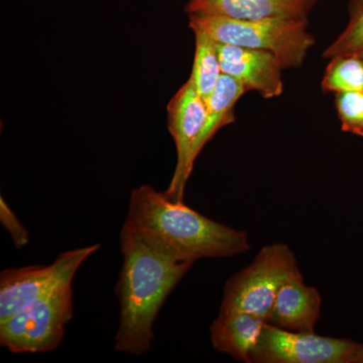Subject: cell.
<instances>
[{"label":"cell","mask_w":363,"mask_h":363,"mask_svg":"<svg viewBox=\"0 0 363 363\" xmlns=\"http://www.w3.org/2000/svg\"><path fill=\"white\" fill-rule=\"evenodd\" d=\"M123 225L178 262L235 257L250 248L245 230L212 220L149 185L131 192Z\"/></svg>","instance_id":"1"},{"label":"cell","mask_w":363,"mask_h":363,"mask_svg":"<svg viewBox=\"0 0 363 363\" xmlns=\"http://www.w3.org/2000/svg\"><path fill=\"white\" fill-rule=\"evenodd\" d=\"M119 242L123 264L116 288L121 307L116 350L142 355L150 350L162 305L194 262L172 259L124 225Z\"/></svg>","instance_id":"2"},{"label":"cell","mask_w":363,"mask_h":363,"mask_svg":"<svg viewBox=\"0 0 363 363\" xmlns=\"http://www.w3.org/2000/svg\"><path fill=\"white\" fill-rule=\"evenodd\" d=\"M193 32H202L219 44L272 52L284 69L304 63L315 40L307 30V18L241 21L214 16H190Z\"/></svg>","instance_id":"3"},{"label":"cell","mask_w":363,"mask_h":363,"mask_svg":"<svg viewBox=\"0 0 363 363\" xmlns=\"http://www.w3.org/2000/svg\"><path fill=\"white\" fill-rule=\"evenodd\" d=\"M298 272L297 259L289 245L262 247L250 264L227 281L220 313H248L267 322L279 289Z\"/></svg>","instance_id":"4"},{"label":"cell","mask_w":363,"mask_h":363,"mask_svg":"<svg viewBox=\"0 0 363 363\" xmlns=\"http://www.w3.org/2000/svg\"><path fill=\"white\" fill-rule=\"evenodd\" d=\"M73 311L72 284H67L0 323V344L13 353L55 350L63 340Z\"/></svg>","instance_id":"5"},{"label":"cell","mask_w":363,"mask_h":363,"mask_svg":"<svg viewBox=\"0 0 363 363\" xmlns=\"http://www.w3.org/2000/svg\"><path fill=\"white\" fill-rule=\"evenodd\" d=\"M99 248V245H94L61 253L48 266L2 271L0 274V323L33 301L60 286L72 284L83 262Z\"/></svg>","instance_id":"6"},{"label":"cell","mask_w":363,"mask_h":363,"mask_svg":"<svg viewBox=\"0 0 363 363\" xmlns=\"http://www.w3.org/2000/svg\"><path fill=\"white\" fill-rule=\"evenodd\" d=\"M360 343L267 323L252 363H353Z\"/></svg>","instance_id":"7"},{"label":"cell","mask_w":363,"mask_h":363,"mask_svg":"<svg viewBox=\"0 0 363 363\" xmlns=\"http://www.w3.org/2000/svg\"><path fill=\"white\" fill-rule=\"evenodd\" d=\"M205 121L204 99L188 80L172 98L168 106L169 130L176 145L177 164L171 183L164 193L173 201L184 202L186 184L200 155L198 143Z\"/></svg>","instance_id":"8"},{"label":"cell","mask_w":363,"mask_h":363,"mask_svg":"<svg viewBox=\"0 0 363 363\" xmlns=\"http://www.w3.org/2000/svg\"><path fill=\"white\" fill-rule=\"evenodd\" d=\"M222 73L259 92L266 99L278 97L284 91L283 65L272 52L217 43Z\"/></svg>","instance_id":"9"},{"label":"cell","mask_w":363,"mask_h":363,"mask_svg":"<svg viewBox=\"0 0 363 363\" xmlns=\"http://www.w3.org/2000/svg\"><path fill=\"white\" fill-rule=\"evenodd\" d=\"M316 0H190L189 16H214L241 21L307 18Z\"/></svg>","instance_id":"10"},{"label":"cell","mask_w":363,"mask_h":363,"mask_svg":"<svg viewBox=\"0 0 363 363\" xmlns=\"http://www.w3.org/2000/svg\"><path fill=\"white\" fill-rule=\"evenodd\" d=\"M321 305L317 289L306 285L298 272L279 289L267 323L285 330L311 333L321 316Z\"/></svg>","instance_id":"11"},{"label":"cell","mask_w":363,"mask_h":363,"mask_svg":"<svg viewBox=\"0 0 363 363\" xmlns=\"http://www.w3.org/2000/svg\"><path fill=\"white\" fill-rule=\"evenodd\" d=\"M267 323L248 313H219L210 328L212 345L238 362L252 363Z\"/></svg>","instance_id":"12"},{"label":"cell","mask_w":363,"mask_h":363,"mask_svg":"<svg viewBox=\"0 0 363 363\" xmlns=\"http://www.w3.org/2000/svg\"><path fill=\"white\" fill-rule=\"evenodd\" d=\"M247 92L240 81L222 74L218 83L209 96L204 100L206 105V121L198 143L200 152L217 131L234 121L233 109L240 98Z\"/></svg>","instance_id":"13"},{"label":"cell","mask_w":363,"mask_h":363,"mask_svg":"<svg viewBox=\"0 0 363 363\" xmlns=\"http://www.w3.org/2000/svg\"><path fill=\"white\" fill-rule=\"evenodd\" d=\"M196 48L194 64L191 73V84L198 94L206 99L210 93L216 87L222 76L220 61H219L217 43L202 32H194Z\"/></svg>","instance_id":"14"},{"label":"cell","mask_w":363,"mask_h":363,"mask_svg":"<svg viewBox=\"0 0 363 363\" xmlns=\"http://www.w3.org/2000/svg\"><path fill=\"white\" fill-rule=\"evenodd\" d=\"M322 89L329 92L363 91V59L357 52L331 58L322 80Z\"/></svg>","instance_id":"15"},{"label":"cell","mask_w":363,"mask_h":363,"mask_svg":"<svg viewBox=\"0 0 363 363\" xmlns=\"http://www.w3.org/2000/svg\"><path fill=\"white\" fill-rule=\"evenodd\" d=\"M350 23L324 52V58L363 52V0H350Z\"/></svg>","instance_id":"16"},{"label":"cell","mask_w":363,"mask_h":363,"mask_svg":"<svg viewBox=\"0 0 363 363\" xmlns=\"http://www.w3.org/2000/svg\"><path fill=\"white\" fill-rule=\"evenodd\" d=\"M335 104L342 130L363 136V91L335 93Z\"/></svg>","instance_id":"17"},{"label":"cell","mask_w":363,"mask_h":363,"mask_svg":"<svg viewBox=\"0 0 363 363\" xmlns=\"http://www.w3.org/2000/svg\"><path fill=\"white\" fill-rule=\"evenodd\" d=\"M0 220L4 228L11 234L14 247L21 248L28 245L30 241V234L18 220V217L11 211L4 198L0 200Z\"/></svg>","instance_id":"18"},{"label":"cell","mask_w":363,"mask_h":363,"mask_svg":"<svg viewBox=\"0 0 363 363\" xmlns=\"http://www.w3.org/2000/svg\"><path fill=\"white\" fill-rule=\"evenodd\" d=\"M353 363H363V343H360L359 347H358L357 353H355Z\"/></svg>","instance_id":"19"},{"label":"cell","mask_w":363,"mask_h":363,"mask_svg":"<svg viewBox=\"0 0 363 363\" xmlns=\"http://www.w3.org/2000/svg\"><path fill=\"white\" fill-rule=\"evenodd\" d=\"M357 54L363 59V52H357Z\"/></svg>","instance_id":"20"}]
</instances>
